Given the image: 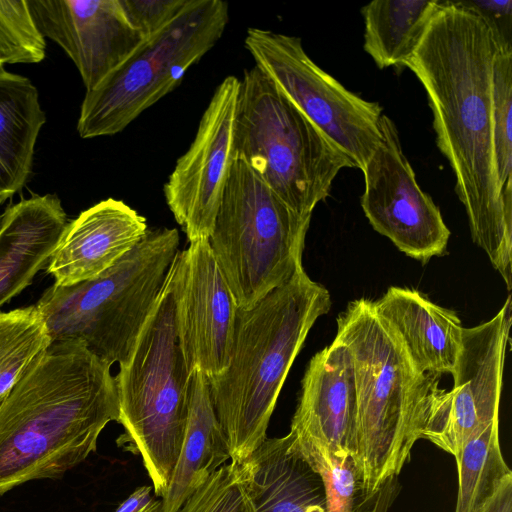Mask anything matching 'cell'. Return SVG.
<instances>
[{
    "instance_id": "1",
    "label": "cell",
    "mask_w": 512,
    "mask_h": 512,
    "mask_svg": "<svg viewBox=\"0 0 512 512\" xmlns=\"http://www.w3.org/2000/svg\"><path fill=\"white\" fill-rule=\"evenodd\" d=\"M500 41L491 25L463 1H443L404 66L426 90L441 153L471 236L512 287V203L500 194L494 162L491 76ZM511 46V45H510Z\"/></svg>"
},
{
    "instance_id": "2",
    "label": "cell",
    "mask_w": 512,
    "mask_h": 512,
    "mask_svg": "<svg viewBox=\"0 0 512 512\" xmlns=\"http://www.w3.org/2000/svg\"><path fill=\"white\" fill-rule=\"evenodd\" d=\"M118 420L111 366L80 341L51 343L0 404V496L76 467Z\"/></svg>"
},
{
    "instance_id": "3",
    "label": "cell",
    "mask_w": 512,
    "mask_h": 512,
    "mask_svg": "<svg viewBox=\"0 0 512 512\" xmlns=\"http://www.w3.org/2000/svg\"><path fill=\"white\" fill-rule=\"evenodd\" d=\"M330 307L329 291L301 268L250 308H238L227 367L207 377L232 463L240 464L267 438L289 370Z\"/></svg>"
},
{
    "instance_id": "4",
    "label": "cell",
    "mask_w": 512,
    "mask_h": 512,
    "mask_svg": "<svg viewBox=\"0 0 512 512\" xmlns=\"http://www.w3.org/2000/svg\"><path fill=\"white\" fill-rule=\"evenodd\" d=\"M338 338L354 369L357 419L353 461L366 496L397 478L422 439L438 376L418 372L368 299L349 302Z\"/></svg>"
},
{
    "instance_id": "5",
    "label": "cell",
    "mask_w": 512,
    "mask_h": 512,
    "mask_svg": "<svg viewBox=\"0 0 512 512\" xmlns=\"http://www.w3.org/2000/svg\"><path fill=\"white\" fill-rule=\"evenodd\" d=\"M179 243L175 228H148L133 249L98 277L48 287L35 305L51 342L80 341L110 366L124 362L161 294Z\"/></svg>"
},
{
    "instance_id": "6",
    "label": "cell",
    "mask_w": 512,
    "mask_h": 512,
    "mask_svg": "<svg viewBox=\"0 0 512 512\" xmlns=\"http://www.w3.org/2000/svg\"><path fill=\"white\" fill-rule=\"evenodd\" d=\"M192 372L183 356L170 285L165 284L115 383L124 433L118 444L141 457L162 496L178 459L189 412Z\"/></svg>"
},
{
    "instance_id": "7",
    "label": "cell",
    "mask_w": 512,
    "mask_h": 512,
    "mask_svg": "<svg viewBox=\"0 0 512 512\" xmlns=\"http://www.w3.org/2000/svg\"><path fill=\"white\" fill-rule=\"evenodd\" d=\"M234 153L302 216L327 198L341 169L356 168L256 66L240 79Z\"/></svg>"
},
{
    "instance_id": "8",
    "label": "cell",
    "mask_w": 512,
    "mask_h": 512,
    "mask_svg": "<svg viewBox=\"0 0 512 512\" xmlns=\"http://www.w3.org/2000/svg\"><path fill=\"white\" fill-rule=\"evenodd\" d=\"M310 220L246 163L233 161L208 242L238 308H250L303 268Z\"/></svg>"
},
{
    "instance_id": "9",
    "label": "cell",
    "mask_w": 512,
    "mask_h": 512,
    "mask_svg": "<svg viewBox=\"0 0 512 512\" xmlns=\"http://www.w3.org/2000/svg\"><path fill=\"white\" fill-rule=\"evenodd\" d=\"M228 3L188 0L181 12L97 86L86 91L77 122L83 139L112 136L172 92L222 37Z\"/></svg>"
},
{
    "instance_id": "10",
    "label": "cell",
    "mask_w": 512,
    "mask_h": 512,
    "mask_svg": "<svg viewBox=\"0 0 512 512\" xmlns=\"http://www.w3.org/2000/svg\"><path fill=\"white\" fill-rule=\"evenodd\" d=\"M244 44L255 66L363 170L381 140L382 107L315 64L298 37L249 28Z\"/></svg>"
},
{
    "instance_id": "11",
    "label": "cell",
    "mask_w": 512,
    "mask_h": 512,
    "mask_svg": "<svg viewBox=\"0 0 512 512\" xmlns=\"http://www.w3.org/2000/svg\"><path fill=\"white\" fill-rule=\"evenodd\" d=\"M511 327L510 296L489 321L463 328L451 390L432 396L422 439L459 458L464 446L499 420L503 371Z\"/></svg>"
},
{
    "instance_id": "12",
    "label": "cell",
    "mask_w": 512,
    "mask_h": 512,
    "mask_svg": "<svg viewBox=\"0 0 512 512\" xmlns=\"http://www.w3.org/2000/svg\"><path fill=\"white\" fill-rule=\"evenodd\" d=\"M380 131L381 140L362 170L361 206L374 230L424 264L446 252L450 230L432 198L418 185L397 128L385 114Z\"/></svg>"
},
{
    "instance_id": "13",
    "label": "cell",
    "mask_w": 512,
    "mask_h": 512,
    "mask_svg": "<svg viewBox=\"0 0 512 512\" xmlns=\"http://www.w3.org/2000/svg\"><path fill=\"white\" fill-rule=\"evenodd\" d=\"M240 79L215 89L194 140L164 184L167 206L188 241L208 239L235 160L234 128Z\"/></svg>"
},
{
    "instance_id": "14",
    "label": "cell",
    "mask_w": 512,
    "mask_h": 512,
    "mask_svg": "<svg viewBox=\"0 0 512 512\" xmlns=\"http://www.w3.org/2000/svg\"><path fill=\"white\" fill-rule=\"evenodd\" d=\"M170 285L178 341L191 372L207 377L228 364L238 307L208 239L189 241L170 266Z\"/></svg>"
},
{
    "instance_id": "15",
    "label": "cell",
    "mask_w": 512,
    "mask_h": 512,
    "mask_svg": "<svg viewBox=\"0 0 512 512\" xmlns=\"http://www.w3.org/2000/svg\"><path fill=\"white\" fill-rule=\"evenodd\" d=\"M356 419L352 357L335 337L311 358L305 371L288 433L292 447L314 469L353 459Z\"/></svg>"
},
{
    "instance_id": "16",
    "label": "cell",
    "mask_w": 512,
    "mask_h": 512,
    "mask_svg": "<svg viewBox=\"0 0 512 512\" xmlns=\"http://www.w3.org/2000/svg\"><path fill=\"white\" fill-rule=\"evenodd\" d=\"M27 4L42 36L73 61L86 91L146 39L129 19L122 0H27Z\"/></svg>"
},
{
    "instance_id": "17",
    "label": "cell",
    "mask_w": 512,
    "mask_h": 512,
    "mask_svg": "<svg viewBox=\"0 0 512 512\" xmlns=\"http://www.w3.org/2000/svg\"><path fill=\"white\" fill-rule=\"evenodd\" d=\"M148 230L145 217L107 198L68 222L46 266L56 286L92 280L133 249Z\"/></svg>"
},
{
    "instance_id": "18",
    "label": "cell",
    "mask_w": 512,
    "mask_h": 512,
    "mask_svg": "<svg viewBox=\"0 0 512 512\" xmlns=\"http://www.w3.org/2000/svg\"><path fill=\"white\" fill-rule=\"evenodd\" d=\"M372 302L375 313L418 372L436 376L453 373L464 328L454 311L415 289L402 287H390Z\"/></svg>"
},
{
    "instance_id": "19",
    "label": "cell",
    "mask_w": 512,
    "mask_h": 512,
    "mask_svg": "<svg viewBox=\"0 0 512 512\" xmlns=\"http://www.w3.org/2000/svg\"><path fill=\"white\" fill-rule=\"evenodd\" d=\"M67 223L56 194H35L4 211L0 225V308L47 266Z\"/></svg>"
},
{
    "instance_id": "20",
    "label": "cell",
    "mask_w": 512,
    "mask_h": 512,
    "mask_svg": "<svg viewBox=\"0 0 512 512\" xmlns=\"http://www.w3.org/2000/svg\"><path fill=\"white\" fill-rule=\"evenodd\" d=\"M237 466L257 512H329L321 475L292 447L289 434L266 438Z\"/></svg>"
},
{
    "instance_id": "21",
    "label": "cell",
    "mask_w": 512,
    "mask_h": 512,
    "mask_svg": "<svg viewBox=\"0 0 512 512\" xmlns=\"http://www.w3.org/2000/svg\"><path fill=\"white\" fill-rule=\"evenodd\" d=\"M228 460L229 449L211 401L208 378L194 370L185 434L169 484L161 496V512H178Z\"/></svg>"
},
{
    "instance_id": "22",
    "label": "cell",
    "mask_w": 512,
    "mask_h": 512,
    "mask_svg": "<svg viewBox=\"0 0 512 512\" xmlns=\"http://www.w3.org/2000/svg\"><path fill=\"white\" fill-rule=\"evenodd\" d=\"M45 122L35 85L0 69V206L25 186Z\"/></svg>"
},
{
    "instance_id": "23",
    "label": "cell",
    "mask_w": 512,
    "mask_h": 512,
    "mask_svg": "<svg viewBox=\"0 0 512 512\" xmlns=\"http://www.w3.org/2000/svg\"><path fill=\"white\" fill-rule=\"evenodd\" d=\"M442 2L376 0L363 6L364 50L380 68L404 66Z\"/></svg>"
},
{
    "instance_id": "24",
    "label": "cell",
    "mask_w": 512,
    "mask_h": 512,
    "mask_svg": "<svg viewBox=\"0 0 512 512\" xmlns=\"http://www.w3.org/2000/svg\"><path fill=\"white\" fill-rule=\"evenodd\" d=\"M456 461L458 492L454 512H482L512 476L501 452L499 420L470 440Z\"/></svg>"
},
{
    "instance_id": "25",
    "label": "cell",
    "mask_w": 512,
    "mask_h": 512,
    "mask_svg": "<svg viewBox=\"0 0 512 512\" xmlns=\"http://www.w3.org/2000/svg\"><path fill=\"white\" fill-rule=\"evenodd\" d=\"M51 343L36 305L0 312V398Z\"/></svg>"
},
{
    "instance_id": "26",
    "label": "cell",
    "mask_w": 512,
    "mask_h": 512,
    "mask_svg": "<svg viewBox=\"0 0 512 512\" xmlns=\"http://www.w3.org/2000/svg\"><path fill=\"white\" fill-rule=\"evenodd\" d=\"M492 134L496 179L505 203H512V46L501 45L491 76Z\"/></svg>"
},
{
    "instance_id": "27",
    "label": "cell",
    "mask_w": 512,
    "mask_h": 512,
    "mask_svg": "<svg viewBox=\"0 0 512 512\" xmlns=\"http://www.w3.org/2000/svg\"><path fill=\"white\" fill-rule=\"evenodd\" d=\"M46 42L27 0H0V59L4 64H34L45 58Z\"/></svg>"
},
{
    "instance_id": "28",
    "label": "cell",
    "mask_w": 512,
    "mask_h": 512,
    "mask_svg": "<svg viewBox=\"0 0 512 512\" xmlns=\"http://www.w3.org/2000/svg\"><path fill=\"white\" fill-rule=\"evenodd\" d=\"M178 512H257L241 480L237 464L220 467Z\"/></svg>"
},
{
    "instance_id": "29",
    "label": "cell",
    "mask_w": 512,
    "mask_h": 512,
    "mask_svg": "<svg viewBox=\"0 0 512 512\" xmlns=\"http://www.w3.org/2000/svg\"><path fill=\"white\" fill-rule=\"evenodd\" d=\"M187 2L188 0H122L129 19L145 38L169 24Z\"/></svg>"
},
{
    "instance_id": "30",
    "label": "cell",
    "mask_w": 512,
    "mask_h": 512,
    "mask_svg": "<svg viewBox=\"0 0 512 512\" xmlns=\"http://www.w3.org/2000/svg\"><path fill=\"white\" fill-rule=\"evenodd\" d=\"M477 11L493 28L496 35L504 44L511 45L510 28L512 1H463Z\"/></svg>"
},
{
    "instance_id": "31",
    "label": "cell",
    "mask_w": 512,
    "mask_h": 512,
    "mask_svg": "<svg viewBox=\"0 0 512 512\" xmlns=\"http://www.w3.org/2000/svg\"><path fill=\"white\" fill-rule=\"evenodd\" d=\"M161 500L155 499L150 486L135 489L115 512H161Z\"/></svg>"
},
{
    "instance_id": "32",
    "label": "cell",
    "mask_w": 512,
    "mask_h": 512,
    "mask_svg": "<svg viewBox=\"0 0 512 512\" xmlns=\"http://www.w3.org/2000/svg\"><path fill=\"white\" fill-rule=\"evenodd\" d=\"M482 512H512V476L502 483Z\"/></svg>"
},
{
    "instance_id": "33",
    "label": "cell",
    "mask_w": 512,
    "mask_h": 512,
    "mask_svg": "<svg viewBox=\"0 0 512 512\" xmlns=\"http://www.w3.org/2000/svg\"><path fill=\"white\" fill-rule=\"evenodd\" d=\"M4 68V63L3 61L0 59V69H3Z\"/></svg>"
},
{
    "instance_id": "34",
    "label": "cell",
    "mask_w": 512,
    "mask_h": 512,
    "mask_svg": "<svg viewBox=\"0 0 512 512\" xmlns=\"http://www.w3.org/2000/svg\"><path fill=\"white\" fill-rule=\"evenodd\" d=\"M3 398H4V396L0 398V404H1L2 400H3Z\"/></svg>"
},
{
    "instance_id": "35",
    "label": "cell",
    "mask_w": 512,
    "mask_h": 512,
    "mask_svg": "<svg viewBox=\"0 0 512 512\" xmlns=\"http://www.w3.org/2000/svg\"><path fill=\"white\" fill-rule=\"evenodd\" d=\"M1 217H2V214H0V225H1Z\"/></svg>"
}]
</instances>
